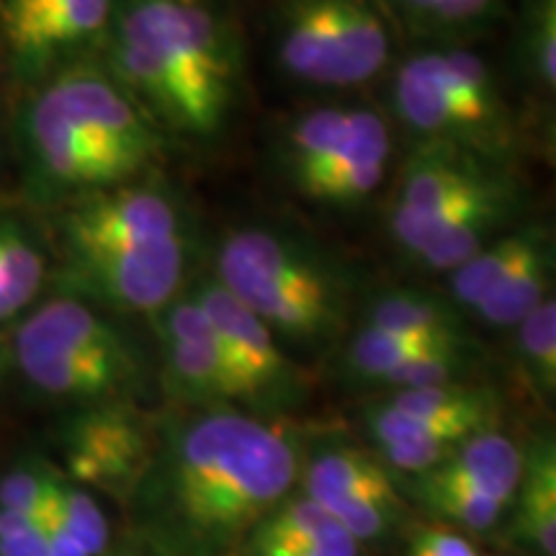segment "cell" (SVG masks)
<instances>
[{"instance_id": "obj_1", "label": "cell", "mask_w": 556, "mask_h": 556, "mask_svg": "<svg viewBox=\"0 0 556 556\" xmlns=\"http://www.w3.org/2000/svg\"><path fill=\"white\" fill-rule=\"evenodd\" d=\"M307 446L287 415L170 405L155 415L148 464L122 503L131 539L152 556H238L299 486Z\"/></svg>"}, {"instance_id": "obj_2", "label": "cell", "mask_w": 556, "mask_h": 556, "mask_svg": "<svg viewBox=\"0 0 556 556\" xmlns=\"http://www.w3.org/2000/svg\"><path fill=\"white\" fill-rule=\"evenodd\" d=\"M109 73L163 135L217 142L238 116L245 54L208 0H114Z\"/></svg>"}, {"instance_id": "obj_3", "label": "cell", "mask_w": 556, "mask_h": 556, "mask_svg": "<svg viewBox=\"0 0 556 556\" xmlns=\"http://www.w3.org/2000/svg\"><path fill=\"white\" fill-rule=\"evenodd\" d=\"M60 245L70 283L103 309L155 317L191 281L189 206L155 173L75 199Z\"/></svg>"}, {"instance_id": "obj_4", "label": "cell", "mask_w": 556, "mask_h": 556, "mask_svg": "<svg viewBox=\"0 0 556 556\" xmlns=\"http://www.w3.org/2000/svg\"><path fill=\"white\" fill-rule=\"evenodd\" d=\"M212 276L278 343L296 351L336 345L361 304L353 270L309 235L281 225H245L227 232Z\"/></svg>"}, {"instance_id": "obj_5", "label": "cell", "mask_w": 556, "mask_h": 556, "mask_svg": "<svg viewBox=\"0 0 556 556\" xmlns=\"http://www.w3.org/2000/svg\"><path fill=\"white\" fill-rule=\"evenodd\" d=\"M270 45L278 70L296 86L348 90L381 75L394 34L381 0H281Z\"/></svg>"}, {"instance_id": "obj_6", "label": "cell", "mask_w": 556, "mask_h": 556, "mask_svg": "<svg viewBox=\"0 0 556 556\" xmlns=\"http://www.w3.org/2000/svg\"><path fill=\"white\" fill-rule=\"evenodd\" d=\"M127 178L155 173L165 135L106 67L70 65L41 90Z\"/></svg>"}, {"instance_id": "obj_7", "label": "cell", "mask_w": 556, "mask_h": 556, "mask_svg": "<svg viewBox=\"0 0 556 556\" xmlns=\"http://www.w3.org/2000/svg\"><path fill=\"white\" fill-rule=\"evenodd\" d=\"M304 495L319 503L361 546L387 544L405 526L409 503L397 479L374 451L351 443L307 446L302 479Z\"/></svg>"}, {"instance_id": "obj_8", "label": "cell", "mask_w": 556, "mask_h": 556, "mask_svg": "<svg viewBox=\"0 0 556 556\" xmlns=\"http://www.w3.org/2000/svg\"><path fill=\"white\" fill-rule=\"evenodd\" d=\"M186 291L197 299L219 336V351L245 384L258 415H289L307 400L309 387L296 361L274 332L240 304L212 274L191 278Z\"/></svg>"}, {"instance_id": "obj_9", "label": "cell", "mask_w": 556, "mask_h": 556, "mask_svg": "<svg viewBox=\"0 0 556 556\" xmlns=\"http://www.w3.org/2000/svg\"><path fill=\"white\" fill-rule=\"evenodd\" d=\"M152 435L155 415L137 402L80 405L58 430L60 471L86 490L124 503L148 464Z\"/></svg>"}, {"instance_id": "obj_10", "label": "cell", "mask_w": 556, "mask_h": 556, "mask_svg": "<svg viewBox=\"0 0 556 556\" xmlns=\"http://www.w3.org/2000/svg\"><path fill=\"white\" fill-rule=\"evenodd\" d=\"M114 0H0V34L13 65L41 75L106 39Z\"/></svg>"}, {"instance_id": "obj_11", "label": "cell", "mask_w": 556, "mask_h": 556, "mask_svg": "<svg viewBox=\"0 0 556 556\" xmlns=\"http://www.w3.org/2000/svg\"><path fill=\"white\" fill-rule=\"evenodd\" d=\"M510 176L505 163L443 142H417L402 163L389 227L435 217L456 201Z\"/></svg>"}, {"instance_id": "obj_12", "label": "cell", "mask_w": 556, "mask_h": 556, "mask_svg": "<svg viewBox=\"0 0 556 556\" xmlns=\"http://www.w3.org/2000/svg\"><path fill=\"white\" fill-rule=\"evenodd\" d=\"M26 137L39 176L50 191L83 197L131 180L41 93L34 99L26 116Z\"/></svg>"}, {"instance_id": "obj_13", "label": "cell", "mask_w": 556, "mask_h": 556, "mask_svg": "<svg viewBox=\"0 0 556 556\" xmlns=\"http://www.w3.org/2000/svg\"><path fill=\"white\" fill-rule=\"evenodd\" d=\"M364 106H317L294 114L274 139V163L296 193L351 148Z\"/></svg>"}, {"instance_id": "obj_14", "label": "cell", "mask_w": 556, "mask_h": 556, "mask_svg": "<svg viewBox=\"0 0 556 556\" xmlns=\"http://www.w3.org/2000/svg\"><path fill=\"white\" fill-rule=\"evenodd\" d=\"M523 469V448L500 428L469 435L454 448V454L428 471L430 479L448 484H464L513 505L516 486Z\"/></svg>"}, {"instance_id": "obj_15", "label": "cell", "mask_w": 556, "mask_h": 556, "mask_svg": "<svg viewBox=\"0 0 556 556\" xmlns=\"http://www.w3.org/2000/svg\"><path fill=\"white\" fill-rule=\"evenodd\" d=\"M554 242L546 225H520L505 229L469 261L451 270L448 299L458 309L471 312L486 294H492L507 276H513L536 250Z\"/></svg>"}, {"instance_id": "obj_16", "label": "cell", "mask_w": 556, "mask_h": 556, "mask_svg": "<svg viewBox=\"0 0 556 556\" xmlns=\"http://www.w3.org/2000/svg\"><path fill=\"white\" fill-rule=\"evenodd\" d=\"M384 397L387 407L415 417V420L435 422V426H454L469 433L500 428L503 407L497 394L490 387L477 381H454V384L422 387V389H389Z\"/></svg>"}, {"instance_id": "obj_17", "label": "cell", "mask_w": 556, "mask_h": 556, "mask_svg": "<svg viewBox=\"0 0 556 556\" xmlns=\"http://www.w3.org/2000/svg\"><path fill=\"white\" fill-rule=\"evenodd\" d=\"M361 325L405 336L426 338H475L467 328V312L458 309L448 296L422 289H389L358 304Z\"/></svg>"}, {"instance_id": "obj_18", "label": "cell", "mask_w": 556, "mask_h": 556, "mask_svg": "<svg viewBox=\"0 0 556 556\" xmlns=\"http://www.w3.org/2000/svg\"><path fill=\"white\" fill-rule=\"evenodd\" d=\"M248 541L304 546L319 556H361L364 548L323 505L296 490L270 507Z\"/></svg>"}, {"instance_id": "obj_19", "label": "cell", "mask_w": 556, "mask_h": 556, "mask_svg": "<svg viewBox=\"0 0 556 556\" xmlns=\"http://www.w3.org/2000/svg\"><path fill=\"white\" fill-rule=\"evenodd\" d=\"M516 528L539 556H556V441L541 433L523 448V469L516 486Z\"/></svg>"}, {"instance_id": "obj_20", "label": "cell", "mask_w": 556, "mask_h": 556, "mask_svg": "<svg viewBox=\"0 0 556 556\" xmlns=\"http://www.w3.org/2000/svg\"><path fill=\"white\" fill-rule=\"evenodd\" d=\"M477 343L469 340H451V338H426V336H405V332H392L381 328H368L358 325V330L348 338L345 345V366L353 377L368 384H381L394 368L405 366L407 361L426 353L441 351L451 345H469Z\"/></svg>"}, {"instance_id": "obj_21", "label": "cell", "mask_w": 556, "mask_h": 556, "mask_svg": "<svg viewBox=\"0 0 556 556\" xmlns=\"http://www.w3.org/2000/svg\"><path fill=\"white\" fill-rule=\"evenodd\" d=\"M554 242L536 250L516 274L507 276L492 294H486L471 309V315L490 328L503 330H513L518 323H523L544 299L554 296Z\"/></svg>"}, {"instance_id": "obj_22", "label": "cell", "mask_w": 556, "mask_h": 556, "mask_svg": "<svg viewBox=\"0 0 556 556\" xmlns=\"http://www.w3.org/2000/svg\"><path fill=\"white\" fill-rule=\"evenodd\" d=\"M47 261L18 219L0 214V323L29 307L45 283Z\"/></svg>"}, {"instance_id": "obj_23", "label": "cell", "mask_w": 556, "mask_h": 556, "mask_svg": "<svg viewBox=\"0 0 556 556\" xmlns=\"http://www.w3.org/2000/svg\"><path fill=\"white\" fill-rule=\"evenodd\" d=\"M520 75L541 99H554L556 88V0H523L516 34Z\"/></svg>"}, {"instance_id": "obj_24", "label": "cell", "mask_w": 556, "mask_h": 556, "mask_svg": "<svg viewBox=\"0 0 556 556\" xmlns=\"http://www.w3.org/2000/svg\"><path fill=\"white\" fill-rule=\"evenodd\" d=\"M516 356L520 374L541 400L556 394V302L544 299L523 323L516 325Z\"/></svg>"}, {"instance_id": "obj_25", "label": "cell", "mask_w": 556, "mask_h": 556, "mask_svg": "<svg viewBox=\"0 0 556 556\" xmlns=\"http://www.w3.org/2000/svg\"><path fill=\"white\" fill-rule=\"evenodd\" d=\"M54 492H58L62 516H65L70 531L80 541V546L86 548L88 556L106 554L111 546V528L101 505L90 495V490L73 482V479H67L54 467Z\"/></svg>"}, {"instance_id": "obj_26", "label": "cell", "mask_w": 556, "mask_h": 556, "mask_svg": "<svg viewBox=\"0 0 556 556\" xmlns=\"http://www.w3.org/2000/svg\"><path fill=\"white\" fill-rule=\"evenodd\" d=\"M50 475L52 464L47 462H29L13 467L0 479V507L37 516L39 507L45 505L47 492H50Z\"/></svg>"}, {"instance_id": "obj_27", "label": "cell", "mask_w": 556, "mask_h": 556, "mask_svg": "<svg viewBox=\"0 0 556 556\" xmlns=\"http://www.w3.org/2000/svg\"><path fill=\"white\" fill-rule=\"evenodd\" d=\"M503 0H438L426 26L448 37H462L484 29L492 18H497Z\"/></svg>"}, {"instance_id": "obj_28", "label": "cell", "mask_w": 556, "mask_h": 556, "mask_svg": "<svg viewBox=\"0 0 556 556\" xmlns=\"http://www.w3.org/2000/svg\"><path fill=\"white\" fill-rule=\"evenodd\" d=\"M0 556H50L39 516L0 507Z\"/></svg>"}, {"instance_id": "obj_29", "label": "cell", "mask_w": 556, "mask_h": 556, "mask_svg": "<svg viewBox=\"0 0 556 556\" xmlns=\"http://www.w3.org/2000/svg\"><path fill=\"white\" fill-rule=\"evenodd\" d=\"M402 556H479V552L462 531L430 520L409 528Z\"/></svg>"}, {"instance_id": "obj_30", "label": "cell", "mask_w": 556, "mask_h": 556, "mask_svg": "<svg viewBox=\"0 0 556 556\" xmlns=\"http://www.w3.org/2000/svg\"><path fill=\"white\" fill-rule=\"evenodd\" d=\"M238 556H319L317 552L304 546L291 544H258V541H245Z\"/></svg>"}, {"instance_id": "obj_31", "label": "cell", "mask_w": 556, "mask_h": 556, "mask_svg": "<svg viewBox=\"0 0 556 556\" xmlns=\"http://www.w3.org/2000/svg\"><path fill=\"white\" fill-rule=\"evenodd\" d=\"M392 3L397 5L407 18H413L417 24L426 26V21L430 18V13H433L438 0H392Z\"/></svg>"}, {"instance_id": "obj_32", "label": "cell", "mask_w": 556, "mask_h": 556, "mask_svg": "<svg viewBox=\"0 0 556 556\" xmlns=\"http://www.w3.org/2000/svg\"><path fill=\"white\" fill-rule=\"evenodd\" d=\"M103 556H152L150 552H144L142 546L139 544H131V546H127V548H119V552H114V554H103Z\"/></svg>"}, {"instance_id": "obj_33", "label": "cell", "mask_w": 556, "mask_h": 556, "mask_svg": "<svg viewBox=\"0 0 556 556\" xmlns=\"http://www.w3.org/2000/svg\"><path fill=\"white\" fill-rule=\"evenodd\" d=\"M9 358H11V348H9V343H5V338L0 336V377H3Z\"/></svg>"}]
</instances>
